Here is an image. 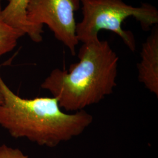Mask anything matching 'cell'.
Here are the masks:
<instances>
[{
	"label": "cell",
	"instance_id": "6da1fadb",
	"mask_svg": "<svg viewBox=\"0 0 158 158\" xmlns=\"http://www.w3.org/2000/svg\"><path fill=\"white\" fill-rule=\"evenodd\" d=\"M0 126L15 138H25L53 148L82 134L93 121L85 110L63 113L55 97L23 98L8 87L0 74Z\"/></svg>",
	"mask_w": 158,
	"mask_h": 158
},
{
	"label": "cell",
	"instance_id": "3957f363",
	"mask_svg": "<svg viewBox=\"0 0 158 158\" xmlns=\"http://www.w3.org/2000/svg\"><path fill=\"white\" fill-rule=\"evenodd\" d=\"M82 20L76 24V34L83 44L98 39L102 30L117 34L132 52L136 49L134 34L123 28V23L134 17L145 31L158 23V11L154 6L142 3L139 6L127 4L123 0H80Z\"/></svg>",
	"mask_w": 158,
	"mask_h": 158
},
{
	"label": "cell",
	"instance_id": "52a82bcc",
	"mask_svg": "<svg viewBox=\"0 0 158 158\" xmlns=\"http://www.w3.org/2000/svg\"><path fill=\"white\" fill-rule=\"evenodd\" d=\"M2 0H0V57L11 52L19 38L25 34L6 21L2 14Z\"/></svg>",
	"mask_w": 158,
	"mask_h": 158
},
{
	"label": "cell",
	"instance_id": "9c48e42d",
	"mask_svg": "<svg viewBox=\"0 0 158 158\" xmlns=\"http://www.w3.org/2000/svg\"><path fill=\"white\" fill-rule=\"evenodd\" d=\"M3 100H4L3 96H2V94L1 91V90H0V105H1V104L2 103Z\"/></svg>",
	"mask_w": 158,
	"mask_h": 158
},
{
	"label": "cell",
	"instance_id": "5b68a950",
	"mask_svg": "<svg viewBox=\"0 0 158 158\" xmlns=\"http://www.w3.org/2000/svg\"><path fill=\"white\" fill-rule=\"evenodd\" d=\"M141 61L138 64L139 81L158 96V28L156 25L142 44Z\"/></svg>",
	"mask_w": 158,
	"mask_h": 158
},
{
	"label": "cell",
	"instance_id": "7a4b0ae2",
	"mask_svg": "<svg viewBox=\"0 0 158 158\" xmlns=\"http://www.w3.org/2000/svg\"><path fill=\"white\" fill-rule=\"evenodd\" d=\"M78 57L69 70H53L41 85L68 111L98 103L117 85L119 58L108 41L98 38L83 44Z\"/></svg>",
	"mask_w": 158,
	"mask_h": 158
},
{
	"label": "cell",
	"instance_id": "ba28073f",
	"mask_svg": "<svg viewBox=\"0 0 158 158\" xmlns=\"http://www.w3.org/2000/svg\"><path fill=\"white\" fill-rule=\"evenodd\" d=\"M0 158H28V156L19 149L2 145L0 146Z\"/></svg>",
	"mask_w": 158,
	"mask_h": 158
},
{
	"label": "cell",
	"instance_id": "8992f818",
	"mask_svg": "<svg viewBox=\"0 0 158 158\" xmlns=\"http://www.w3.org/2000/svg\"><path fill=\"white\" fill-rule=\"evenodd\" d=\"M29 0H8L7 6L2 14L6 21L22 31L25 35L29 34L26 18V8Z\"/></svg>",
	"mask_w": 158,
	"mask_h": 158
},
{
	"label": "cell",
	"instance_id": "277c9868",
	"mask_svg": "<svg viewBox=\"0 0 158 158\" xmlns=\"http://www.w3.org/2000/svg\"><path fill=\"white\" fill-rule=\"evenodd\" d=\"M80 0H29L26 8L29 38L34 42L42 40L44 25H46L56 40L76 55L79 44L76 34L74 12L80 8Z\"/></svg>",
	"mask_w": 158,
	"mask_h": 158
}]
</instances>
